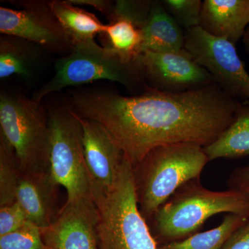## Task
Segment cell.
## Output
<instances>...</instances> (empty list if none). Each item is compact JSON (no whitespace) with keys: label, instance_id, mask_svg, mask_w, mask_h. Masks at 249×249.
Returning <instances> with one entry per match:
<instances>
[{"label":"cell","instance_id":"obj_1","mask_svg":"<svg viewBox=\"0 0 249 249\" xmlns=\"http://www.w3.org/2000/svg\"><path fill=\"white\" fill-rule=\"evenodd\" d=\"M144 89L134 96L107 88L77 89L69 103L78 115L104 127L133 166L162 145L208 146L242 106L217 83L180 93Z\"/></svg>","mask_w":249,"mask_h":249},{"label":"cell","instance_id":"obj_2","mask_svg":"<svg viewBox=\"0 0 249 249\" xmlns=\"http://www.w3.org/2000/svg\"><path fill=\"white\" fill-rule=\"evenodd\" d=\"M219 213L249 219V195L241 190L210 191L201 185L200 178L193 180L179 188L152 217L154 237L164 245L184 240Z\"/></svg>","mask_w":249,"mask_h":249},{"label":"cell","instance_id":"obj_3","mask_svg":"<svg viewBox=\"0 0 249 249\" xmlns=\"http://www.w3.org/2000/svg\"><path fill=\"white\" fill-rule=\"evenodd\" d=\"M209 161L204 147L178 143L154 149L133 166L139 209L145 220H151L179 188L199 179Z\"/></svg>","mask_w":249,"mask_h":249},{"label":"cell","instance_id":"obj_4","mask_svg":"<svg viewBox=\"0 0 249 249\" xmlns=\"http://www.w3.org/2000/svg\"><path fill=\"white\" fill-rule=\"evenodd\" d=\"M55 73L33 95L37 103L52 93L70 87L82 86L98 80L120 83L129 89L147 86L138 58L127 61L111 47H102L94 39L75 44L70 53L55 62Z\"/></svg>","mask_w":249,"mask_h":249},{"label":"cell","instance_id":"obj_5","mask_svg":"<svg viewBox=\"0 0 249 249\" xmlns=\"http://www.w3.org/2000/svg\"><path fill=\"white\" fill-rule=\"evenodd\" d=\"M99 249H159L138 206L134 167L124 157L116 184L95 196Z\"/></svg>","mask_w":249,"mask_h":249},{"label":"cell","instance_id":"obj_6","mask_svg":"<svg viewBox=\"0 0 249 249\" xmlns=\"http://www.w3.org/2000/svg\"><path fill=\"white\" fill-rule=\"evenodd\" d=\"M0 134L14 149L21 173L49 170L51 131L42 103L19 93L1 92Z\"/></svg>","mask_w":249,"mask_h":249},{"label":"cell","instance_id":"obj_7","mask_svg":"<svg viewBox=\"0 0 249 249\" xmlns=\"http://www.w3.org/2000/svg\"><path fill=\"white\" fill-rule=\"evenodd\" d=\"M51 131L49 172L59 186L65 187L67 202L94 203L92 180L85 161L83 130L70 105L49 108Z\"/></svg>","mask_w":249,"mask_h":249},{"label":"cell","instance_id":"obj_8","mask_svg":"<svg viewBox=\"0 0 249 249\" xmlns=\"http://www.w3.org/2000/svg\"><path fill=\"white\" fill-rule=\"evenodd\" d=\"M20 9L0 7L1 35L22 37L43 47L49 53L66 55L74 43L51 8L49 1H14Z\"/></svg>","mask_w":249,"mask_h":249},{"label":"cell","instance_id":"obj_9","mask_svg":"<svg viewBox=\"0 0 249 249\" xmlns=\"http://www.w3.org/2000/svg\"><path fill=\"white\" fill-rule=\"evenodd\" d=\"M184 49L226 92L236 99L249 100V74L235 45L197 27L185 33Z\"/></svg>","mask_w":249,"mask_h":249},{"label":"cell","instance_id":"obj_10","mask_svg":"<svg viewBox=\"0 0 249 249\" xmlns=\"http://www.w3.org/2000/svg\"><path fill=\"white\" fill-rule=\"evenodd\" d=\"M144 79L160 91L180 93L215 84L213 76L183 49L145 52L138 57Z\"/></svg>","mask_w":249,"mask_h":249},{"label":"cell","instance_id":"obj_11","mask_svg":"<svg viewBox=\"0 0 249 249\" xmlns=\"http://www.w3.org/2000/svg\"><path fill=\"white\" fill-rule=\"evenodd\" d=\"M97 222L96 204L66 201L54 222L41 229L42 239L50 249H99Z\"/></svg>","mask_w":249,"mask_h":249},{"label":"cell","instance_id":"obj_12","mask_svg":"<svg viewBox=\"0 0 249 249\" xmlns=\"http://www.w3.org/2000/svg\"><path fill=\"white\" fill-rule=\"evenodd\" d=\"M77 116L83 130V150L92 180L93 196L107 193L119 178L124 159V152L104 127L94 121Z\"/></svg>","mask_w":249,"mask_h":249},{"label":"cell","instance_id":"obj_13","mask_svg":"<svg viewBox=\"0 0 249 249\" xmlns=\"http://www.w3.org/2000/svg\"><path fill=\"white\" fill-rule=\"evenodd\" d=\"M59 185L49 170L22 173L16 192V201L28 219L40 229L50 226L57 217Z\"/></svg>","mask_w":249,"mask_h":249},{"label":"cell","instance_id":"obj_14","mask_svg":"<svg viewBox=\"0 0 249 249\" xmlns=\"http://www.w3.org/2000/svg\"><path fill=\"white\" fill-rule=\"evenodd\" d=\"M249 26V0H205L200 27L210 35L235 44Z\"/></svg>","mask_w":249,"mask_h":249},{"label":"cell","instance_id":"obj_15","mask_svg":"<svg viewBox=\"0 0 249 249\" xmlns=\"http://www.w3.org/2000/svg\"><path fill=\"white\" fill-rule=\"evenodd\" d=\"M47 53L43 47L22 37L1 35L0 78L18 76L31 83L42 70Z\"/></svg>","mask_w":249,"mask_h":249},{"label":"cell","instance_id":"obj_16","mask_svg":"<svg viewBox=\"0 0 249 249\" xmlns=\"http://www.w3.org/2000/svg\"><path fill=\"white\" fill-rule=\"evenodd\" d=\"M185 34L165 9L162 1H152L142 29L141 54L145 52H180L184 49Z\"/></svg>","mask_w":249,"mask_h":249},{"label":"cell","instance_id":"obj_17","mask_svg":"<svg viewBox=\"0 0 249 249\" xmlns=\"http://www.w3.org/2000/svg\"><path fill=\"white\" fill-rule=\"evenodd\" d=\"M204 150L209 161L249 156V105H242L231 124Z\"/></svg>","mask_w":249,"mask_h":249},{"label":"cell","instance_id":"obj_18","mask_svg":"<svg viewBox=\"0 0 249 249\" xmlns=\"http://www.w3.org/2000/svg\"><path fill=\"white\" fill-rule=\"evenodd\" d=\"M51 8L73 43L92 40L106 33L104 24L95 15L71 4L69 0L49 1Z\"/></svg>","mask_w":249,"mask_h":249},{"label":"cell","instance_id":"obj_19","mask_svg":"<svg viewBox=\"0 0 249 249\" xmlns=\"http://www.w3.org/2000/svg\"><path fill=\"white\" fill-rule=\"evenodd\" d=\"M249 219L235 214H227L218 227L199 232L178 242L165 244L159 249H222L229 237Z\"/></svg>","mask_w":249,"mask_h":249},{"label":"cell","instance_id":"obj_20","mask_svg":"<svg viewBox=\"0 0 249 249\" xmlns=\"http://www.w3.org/2000/svg\"><path fill=\"white\" fill-rule=\"evenodd\" d=\"M109 45L122 58L134 61L141 55L142 31L132 21L125 18H115L109 20L106 33Z\"/></svg>","mask_w":249,"mask_h":249},{"label":"cell","instance_id":"obj_21","mask_svg":"<svg viewBox=\"0 0 249 249\" xmlns=\"http://www.w3.org/2000/svg\"><path fill=\"white\" fill-rule=\"evenodd\" d=\"M20 175L14 150L0 134V207L16 202Z\"/></svg>","mask_w":249,"mask_h":249},{"label":"cell","instance_id":"obj_22","mask_svg":"<svg viewBox=\"0 0 249 249\" xmlns=\"http://www.w3.org/2000/svg\"><path fill=\"white\" fill-rule=\"evenodd\" d=\"M0 249H50L45 245L40 227L29 221L21 229L0 237Z\"/></svg>","mask_w":249,"mask_h":249},{"label":"cell","instance_id":"obj_23","mask_svg":"<svg viewBox=\"0 0 249 249\" xmlns=\"http://www.w3.org/2000/svg\"><path fill=\"white\" fill-rule=\"evenodd\" d=\"M163 6L178 25L186 31L200 26V0H163Z\"/></svg>","mask_w":249,"mask_h":249},{"label":"cell","instance_id":"obj_24","mask_svg":"<svg viewBox=\"0 0 249 249\" xmlns=\"http://www.w3.org/2000/svg\"><path fill=\"white\" fill-rule=\"evenodd\" d=\"M152 1L119 0L115 1L114 11L108 20L115 18H125L132 21L142 31L148 18Z\"/></svg>","mask_w":249,"mask_h":249},{"label":"cell","instance_id":"obj_25","mask_svg":"<svg viewBox=\"0 0 249 249\" xmlns=\"http://www.w3.org/2000/svg\"><path fill=\"white\" fill-rule=\"evenodd\" d=\"M29 222L27 214L17 201L0 207V237L18 231Z\"/></svg>","mask_w":249,"mask_h":249},{"label":"cell","instance_id":"obj_26","mask_svg":"<svg viewBox=\"0 0 249 249\" xmlns=\"http://www.w3.org/2000/svg\"><path fill=\"white\" fill-rule=\"evenodd\" d=\"M222 249H249V219L232 232Z\"/></svg>","mask_w":249,"mask_h":249},{"label":"cell","instance_id":"obj_27","mask_svg":"<svg viewBox=\"0 0 249 249\" xmlns=\"http://www.w3.org/2000/svg\"><path fill=\"white\" fill-rule=\"evenodd\" d=\"M71 4L75 6H88L94 8L98 12L101 13L107 18L112 14L115 2L109 0H69Z\"/></svg>","mask_w":249,"mask_h":249},{"label":"cell","instance_id":"obj_28","mask_svg":"<svg viewBox=\"0 0 249 249\" xmlns=\"http://www.w3.org/2000/svg\"><path fill=\"white\" fill-rule=\"evenodd\" d=\"M229 189L242 190L249 186V165L234 170L227 182Z\"/></svg>","mask_w":249,"mask_h":249},{"label":"cell","instance_id":"obj_29","mask_svg":"<svg viewBox=\"0 0 249 249\" xmlns=\"http://www.w3.org/2000/svg\"><path fill=\"white\" fill-rule=\"evenodd\" d=\"M244 42H245L246 48L249 53V26L246 31L245 36H244Z\"/></svg>","mask_w":249,"mask_h":249},{"label":"cell","instance_id":"obj_30","mask_svg":"<svg viewBox=\"0 0 249 249\" xmlns=\"http://www.w3.org/2000/svg\"><path fill=\"white\" fill-rule=\"evenodd\" d=\"M241 191H243L244 192H245V193H247V194L249 195V186L244 188V189L241 190Z\"/></svg>","mask_w":249,"mask_h":249}]
</instances>
